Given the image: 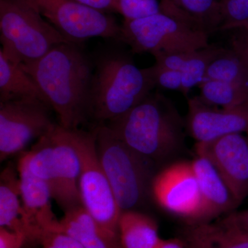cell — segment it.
Returning <instances> with one entry per match:
<instances>
[{"label": "cell", "mask_w": 248, "mask_h": 248, "mask_svg": "<svg viewBox=\"0 0 248 248\" xmlns=\"http://www.w3.org/2000/svg\"><path fill=\"white\" fill-rule=\"evenodd\" d=\"M81 45L61 44L40 60L20 64L66 129L80 128L90 120L94 62Z\"/></svg>", "instance_id": "cell-1"}, {"label": "cell", "mask_w": 248, "mask_h": 248, "mask_svg": "<svg viewBox=\"0 0 248 248\" xmlns=\"http://www.w3.org/2000/svg\"><path fill=\"white\" fill-rule=\"evenodd\" d=\"M106 125L134 151L162 166L184 148L186 121L172 101L152 92L136 107Z\"/></svg>", "instance_id": "cell-2"}, {"label": "cell", "mask_w": 248, "mask_h": 248, "mask_svg": "<svg viewBox=\"0 0 248 248\" xmlns=\"http://www.w3.org/2000/svg\"><path fill=\"white\" fill-rule=\"evenodd\" d=\"M93 62L90 120L97 125L122 117L156 87L148 68H138L130 57L117 49L101 50Z\"/></svg>", "instance_id": "cell-3"}, {"label": "cell", "mask_w": 248, "mask_h": 248, "mask_svg": "<svg viewBox=\"0 0 248 248\" xmlns=\"http://www.w3.org/2000/svg\"><path fill=\"white\" fill-rule=\"evenodd\" d=\"M94 128L98 156L121 212L140 210L152 198L159 166L134 151L106 124Z\"/></svg>", "instance_id": "cell-4"}, {"label": "cell", "mask_w": 248, "mask_h": 248, "mask_svg": "<svg viewBox=\"0 0 248 248\" xmlns=\"http://www.w3.org/2000/svg\"><path fill=\"white\" fill-rule=\"evenodd\" d=\"M0 50L20 64L40 60L71 42L40 14L17 0H0Z\"/></svg>", "instance_id": "cell-5"}, {"label": "cell", "mask_w": 248, "mask_h": 248, "mask_svg": "<svg viewBox=\"0 0 248 248\" xmlns=\"http://www.w3.org/2000/svg\"><path fill=\"white\" fill-rule=\"evenodd\" d=\"M209 34L191 23L159 13L137 19H124L120 42L133 53L188 52L209 46Z\"/></svg>", "instance_id": "cell-6"}, {"label": "cell", "mask_w": 248, "mask_h": 248, "mask_svg": "<svg viewBox=\"0 0 248 248\" xmlns=\"http://www.w3.org/2000/svg\"><path fill=\"white\" fill-rule=\"evenodd\" d=\"M70 138L80 161L79 189L81 203L86 210L103 226L118 235L121 212L96 146V130L68 129Z\"/></svg>", "instance_id": "cell-7"}, {"label": "cell", "mask_w": 248, "mask_h": 248, "mask_svg": "<svg viewBox=\"0 0 248 248\" xmlns=\"http://www.w3.org/2000/svg\"><path fill=\"white\" fill-rule=\"evenodd\" d=\"M40 14L73 43L82 45L93 37L120 42L121 26L107 13L75 0H17Z\"/></svg>", "instance_id": "cell-8"}, {"label": "cell", "mask_w": 248, "mask_h": 248, "mask_svg": "<svg viewBox=\"0 0 248 248\" xmlns=\"http://www.w3.org/2000/svg\"><path fill=\"white\" fill-rule=\"evenodd\" d=\"M51 107L37 98L0 102V160L22 153L32 140L46 135L58 124Z\"/></svg>", "instance_id": "cell-9"}, {"label": "cell", "mask_w": 248, "mask_h": 248, "mask_svg": "<svg viewBox=\"0 0 248 248\" xmlns=\"http://www.w3.org/2000/svg\"><path fill=\"white\" fill-rule=\"evenodd\" d=\"M151 193L156 203L169 213L186 218L188 223L200 221L202 195L191 161H178L160 170Z\"/></svg>", "instance_id": "cell-10"}, {"label": "cell", "mask_w": 248, "mask_h": 248, "mask_svg": "<svg viewBox=\"0 0 248 248\" xmlns=\"http://www.w3.org/2000/svg\"><path fill=\"white\" fill-rule=\"evenodd\" d=\"M195 152L212 163L240 203L247 198L248 137L234 133L199 142L196 143Z\"/></svg>", "instance_id": "cell-11"}, {"label": "cell", "mask_w": 248, "mask_h": 248, "mask_svg": "<svg viewBox=\"0 0 248 248\" xmlns=\"http://www.w3.org/2000/svg\"><path fill=\"white\" fill-rule=\"evenodd\" d=\"M187 131L199 142L234 133L248 135V101L232 108L212 107L199 97L187 99Z\"/></svg>", "instance_id": "cell-12"}, {"label": "cell", "mask_w": 248, "mask_h": 248, "mask_svg": "<svg viewBox=\"0 0 248 248\" xmlns=\"http://www.w3.org/2000/svg\"><path fill=\"white\" fill-rule=\"evenodd\" d=\"M17 172L23 218L30 229L32 243L37 244L45 232L60 231V220L52 209V196L48 186L34 176L20 158L18 161Z\"/></svg>", "instance_id": "cell-13"}, {"label": "cell", "mask_w": 248, "mask_h": 248, "mask_svg": "<svg viewBox=\"0 0 248 248\" xmlns=\"http://www.w3.org/2000/svg\"><path fill=\"white\" fill-rule=\"evenodd\" d=\"M55 153L57 190L54 200L67 211L82 205L79 189L80 161L68 129L57 124L50 132Z\"/></svg>", "instance_id": "cell-14"}, {"label": "cell", "mask_w": 248, "mask_h": 248, "mask_svg": "<svg viewBox=\"0 0 248 248\" xmlns=\"http://www.w3.org/2000/svg\"><path fill=\"white\" fill-rule=\"evenodd\" d=\"M191 162L202 195V209L199 223L214 221L235 211L241 203L235 199L212 163L197 155Z\"/></svg>", "instance_id": "cell-15"}, {"label": "cell", "mask_w": 248, "mask_h": 248, "mask_svg": "<svg viewBox=\"0 0 248 248\" xmlns=\"http://www.w3.org/2000/svg\"><path fill=\"white\" fill-rule=\"evenodd\" d=\"M182 240L187 248H248V233L220 218L188 223Z\"/></svg>", "instance_id": "cell-16"}, {"label": "cell", "mask_w": 248, "mask_h": 248, "mask_svg": "<svg viewBox=\"0 0 248 248\" xmlns=\"http://www.w3.org/2000/svg\"><path fill=\"white\" fill-rule=\"evenodd\" d=\"M60 231L85 248H122L118 235L103 226L82 205L64 212L60 220Z\"/></svg>", "instance_id": "cell-17"}, {"label": "cell", "mask_w": 248, "mask_h": 248, "mask_svg": "<svg viewBox=\"0 0 248 248\" xmlns=\"http://www.w3.org/2000/svg\"><path fill=\"white\" fill-rule=\"evenodd\" d=\"M8 166L0 177V227L24 235L31 242V233L22 215L20 184L18 172Z\"/></svg>", "instance_id": "cell-18"}, {"label": "cell", "mask_w": 248, "mask_h": 248, "mask_svg": "<svg viewBox=\"0 0 248 248\" xmlns=\"http://www.w3.org/2000/svg\"><path fill=\"white\" fill-rule=\"evenodd\" d=\"M118 236L122 248H155L161 239L156 221L140 210L122 212Z\"/></svg>", "instance_id": "cell-19"}, {"label": "cell", "mask_w": 248, "mask_h": 248, "mask_svg": "<svg viewBox=\"0 0 248 248\" xmlns=\"http://www.w3.org/2000/svg\"><path fill=\"white\" fill-rule=\"evenodd\" d=\"M161 11L201 28L208 34L219 30V0H161Z\"/></svg>", "instance_id": "cell-20"}, {"label": "cell", "mask_w": 248, "mask_h": 248, "mask_svg": "<svg viewBox=\"0 0 248 248\" xmlns=\"http://www.w3.org/2000/svg\"><path fill=\"white\" fill-rule=\"evenodd\" d=\"M22 98H37L48 104L20 63L10 60L0 50V102Z\"/></svg>", "instance_id": "cell-21"}, {"label": "cell", "mask_w": 248, "mask_h": 248, "mask_svg": "<svg viewBox=\"0 0 248 248\" xmlns=\"http://www.w3.org/2000/svg\"><path fill=\"white\" fill-rule=\"evenodd\" d=\"M50 132L37 140L30 151L21 153L20 159L24 161L28 169L34 176L47 184L54 200L57 190V174Z\"/></svg>", "instance_id": "cell-22"}, {"label": "cell", "mask_w": 248, "mask_h": 248, "mask_svg": "<svg viewBox=\"0 0 248 248\" xmlns=\"http://www.w3.org/2000/svg\"><path fill=\"white\" fill-rule=\"evenodd\" d=\"M199 97L208 105L232 108L248 101V86L218 80L205 79L199 86Z\"/></svg>", "instance_id": "cell-23"}, {"label": "cell", "mask_w": 248, "mask_h": 248, "mask_svg": "<svg viewBox=\"0 0 248 248\" xmlns=\"http://www.w3.org/2000/svg\"><path fill=\"white\" fill-rule=\"evenodd\" d=\"M205 79L248 86V66L234 49L223 48L210 63Z\"/></svg>", "instance_id": "cell-24"}, {"label": "cell", "mask_w": 248, "mask_h": 248, "mask_svg": "<svg viewBox=\"0 0 248 248\" xmlns=\"http://www.w3.org/2000/svg\"><path fill=\"white\" fill-rule=\"evenodd\" d=\"M222 48L209 46L191 52L185 66L181 72L182 76V93L187 96L191 90L200 86L205 80L210 63L222 50Z\"/></svg>", "instance_id": "cell-25"}, {"label": "cell", "mask_w": 248, "mask_h": 248, "mask_svg": "<svg viewBox=\"0 0 248 248\" xmlns=\"http://www.w3.org/2000/svg\"><path fill=\"white\" fill-rule=\"evenodd\" d=\"M219 30L241 29L248 22V0H220Z\"/></svg>", "instance_id": "cell-26"}, {"label": "cell", "mask_w": 248, "mask_h": 248, "mask_svg": "<svg viewBox=\"0 0 248 248\" xmlns=\"http://www.w3.org/2000/svg\"><path fill=\"white\" fill-rule=\"evenodd\" d=\"M115 12L124 19H137L159 14L161 0H115Z\"/></svg>", "instance_id": "cell-27"}, {"label": "cell", "mask_w": 248, "mask_h": 248, "mask_svg": "<svg viewBox=\"0 0 248 248\" xmlns=\"http://www.w3.org/2000/svg\"><path fill=\"white\" fill-rule=\"evenodd\" d=\"M156 87L182 92V76L179 71H173L155 63L148 68Z\"/></svg>", "instance_id": "cell-28"}, {"label": "cell", "mask_w": 248, "mask_h": 248, "mask_svg": "<svg viewBox=\"0 0 248 248\" xmlns=\"http://www.w3.org/2000/svg\"><path fill=\"white\" fill-rule=\"evenodd\" d=\"M37 244L41 248H85L76 239L60 231L45 232Z\"/></svg>", "instance_id": "cell-29"}, {"label": "cell", "mask_w": 248, "mask_h": 248, "mask_svg": "<svg viewBox=\"0 0 248 248\" xmlns=\"http://www.w3.org/2000/svg\"><path fill=\"white\" fill-rule=\"evenodd\" d=\"M191 52L156 53L153 56L155 57L156 64L181 73Z\"/></svg>", "instance_id": "cell-30"}, {"label": "cell", "mask_w": 248, "mask_h": 248, "mask_svg": "<svg viewBox=\"0 0 248 248\" xmlns=\"http://www.w3.org/2000/svg\"><path fill=\"white\" fill-rule=\"evenodd\" d=\"M27 242L24 235L0 227V248H22Z\"/></svg>", "instance_id": "cell-31"}, {"label": "cell", "mask_w": 248, "mask_h": 248, "mask_svg": "<svg viewBox=\"0 0 248 248\" xmlns=\"http://www.w3.org/2000/svg\"><path fill=\"white\" fill-rule=\"evenodd\" d=\"M223 221L248 233V210L235 211L220 217Z\"/></svg>", "instance_id": "cell-32"}, {"label": "cell", "mask_w": 248, "mask_h": 248, "mask_svg": "<svg viewBox=\"0 0 248 248\" xmlns=\"http://www.w3.org/2000/svg\"><path fill=\"white\" fill-rule=\"evenodd\" d=\"M79 4L104 13L115 12V0H75Z\"/></svg>", "instance_id": "cell-33"}, {"label": "cell", "mask_w": 248, "mask_h": 248, "mask_svg": "<svg viewBox=\"0 0 248 248\" xmlns=\"http://www.w3.org/2000/svg\"><path fill=\"white\" fill-rule=\"evenodd\" d=\"M244 35L236 40L234 43V48L242 57L248 66V29H244Z\"/></svg>", "instance_id": "cell-34"}, {"label": "cell", "mask_w": 248, "mask_h": 248, "mask_svg": "<svg viewBox=\"0 0 248 248\" xmlns=\"http://www.w3.org/2000/svg\"><path fill=\"white\" fill-rule=\"evenodd\" d=\"M155 248H187L182 239H164L161 238Z\"/></svg>", "instance_id": "cell-35"}, {"label": "cell", "mask_w": 248, "mask_h": 248, "mask_svg": "<svg viewBox=\"0 0 248 248\" xmlns=\"http://www.w3.org/2000/svg\"><path fill=\"white\" fill-rule=\"evenodd\" d=\"M241 29H248V22L245 24L241 28Z\"/></svg>", "instance_id": "cell-36"}, {"label": "cell", "mask_w": 248, "mask_h": 248, "mask_svg": "<svg viewBox=\"0 0 248 248\" xmlns=\"http://www.w3.org/2000/svg\"><path fill=\"white\" fill-rule=\"evenodd\" d=\"M219 1H220V0H219Z\"/></svg>", "instance_id": "cell-37"}]
</instances>
